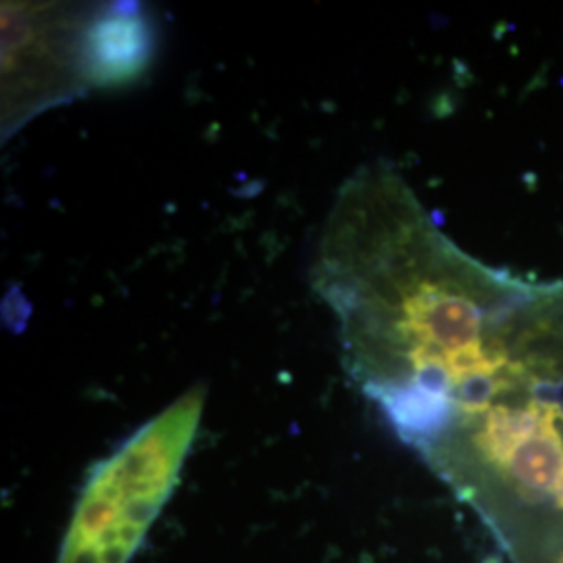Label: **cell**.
<instances>
[{"mask_svg":"<svg viewBox=\"0 0 563 563\" xmlns=\"http://www.w3.org/2000/svg\"><path fill=\"white\" fill-rule=\"evenodd\" d=\"M311 280L349 378L457 497L563 446V280L467 255L393 167L342 184Z\"/></svg>","mask_w":563,"mask_h":563,"instance_id":"obj_1","label":"cell"},{"mask_svg":"<svg viewBox=\"0 0 563 563\" xmlns=\"http://www.w3.org/2000/svg\"><path fill=\"white\" fill-rule=\"evenodd\" d=\"M202 407L205 390H188L92 467L57 563H130L176 490Z\"/></svg>","mask_w":563,"mask_h":563,"instance_id":"obj_2","label":"cell"},{"mask_svg":"<svg viewBox=\"0 0 563 563\" xmlns=\"http://www.w3.org/2000/svg\"><path fill=\"white\" fill-rule=\"evenodd\" d=\"M95 4L2 2V141L90 92L84 38Z\"/></svg>","mask_w":563,"mask_h":563,"instance_id":"obj_3","label":"cell"},{"mask_svg":"<svg viewBox=\"0 0 563 563\" xmlns=\"http://www.w3.org/2000/svg\"><path fill=\"white\" fill-rule=\"evenodd\" d=\"M157 51V30L136 2L95 4L86 25L84 55L90 90L139 80Z\"/></svg>","mask_w":563,"mask_h":563,"instance_id":"obj_4","label":"cell"},{"mask_svg":"<svg viewBox=\"0 0 563 563\" xmlns=\"http://www.w3.org/2000/svg\"><path fill=\"white\" fill-rule=\"evenodd\" d=\"M483 563H505L499 555H490V558H486Z\"/></svg>","mask_w":563,"mask_h":563,"instance_id":"obj_5","label":"cell"}]
</instances>
